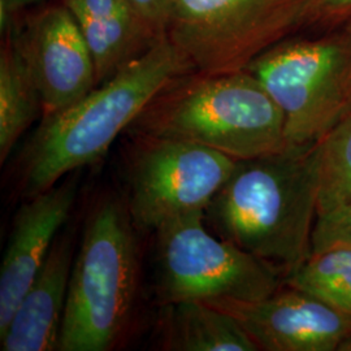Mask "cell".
I'll return each instance as SVG.
<instances>
[{
    "mask_svg": "<svg viewBox=\"0 0 351 351\" xmlns=\"http://www.w3.org/2000/svg\"><path fill=\"white\" fill-rule=\"evenodd\" d=\"M73 261L72 237L56 239L10 323L0 332L1 350H59Z\"/></svg>",
    "mask_w": 351,
    "mask_h": 351,
    "instance_id": "cell-12",
    "label": "cell"
},
{
    "mask_svg": "<svg viewBox=\"0 0 351 351\" xmlns=\"http://www.w3.org/2000/svg\"><path fill=\"white\" fill-rule=\"evenodd\" d=\"M134 11L158 32L167 34L168 25L172 16L173 0H128Z\"/></svg>",
    "mask_w": 351,
    "mask_h": 351,
    "instance_id": "cell-20",
    "label": "cell"
},
{
    "mask_svg": "<svg viewBox=\"0 0 351 351\" xmlns=\"http://www.w3.org/2000/svg\"><path fill=\"white\" fill-rule=\"evenodd\" d=\"M164 307V350H261L236 317L210 303L184 301Z\"/></svg>",
    "mask_w": 351,
    "mask_h": 351,
    "instance_id": "cell-14",
    "label": "cell"
},
{
    "mask_svg": "<svg viewBox=\"0 0 351 351\" xmlns=\"http://www.w3.org/2000/svg\"><path fill=\"white\" fill-rule=\"evenodd\" d=\"M317 215L351 204V113L316 143Z\"/></svg>",
    "mask_w": 351,
    "mask_h": 351,
    "instance_id": "cell-17",
    "label": "cell"
},
{
    "mask_svg": "<svg viewBox=\"0 0 351 351\" xmlns=\"http://www.w3.org/2000/svg\"><path fill=\"white\" fill-rule=\"evenodd\" d=\"M339 351H351V336L342 342Z\"/></svg>",
    "mask_w": 351,
    "mask_h": 351,
    "instance_id": "cell-22",
    "label": "cell"
},
{
    "mask_svg": "<svg viewBox=\"0 0 351 351\" xmlns=\"http://www.w3.org/2000/svg\"><path fill=\"white\" fill-rule=\"evenodd\" d=\"M351 25V0H308L301 30L322 32Z\"/></svg>",
    "mask_w": 351,
    "mask_h": 351,
    "instance_id": "cell-19",
    "label": "cell"
},
{
    "mask_svg": "<svg viewBox=\"0 0 351 351\" xmlns=\"http://www.w3.org/2000/svg\"><path fill=\"white\" fill-rule=\"evenodd\" d=\"M40 0H0V27L4 34L14 23V16L20 10L36 4Z\"/></svg>",
    "mask_w": 351,
    "mask_h": 351,
    "instance_id": "cell-21",
    "label": "cell"
},
{
    "mask_svg": "<svg viewBox=\"0 0 351 351\" xmlns=\"http://www.w3.org/2000/svg\"><path fill=\"white\" fill-rule=\"evenodd\" d=\"M308 0H173L167 37L194 72L247 69L301 32Z\"/></svg>",
    "mask_w": 351,
    "mask_h": 351,
    "instance_id": "cell-7",
    "label": "cell"
},
{
    "mask_svg": "<svg viewBox=\"0 0 351 351\" xmlns=\"http://www.w3.org/2000/svg\"><path fill=\"white\" fill-rule=\"evenodd\" d=\"M285 284L351 316V249L333 247L310 254L289 272Z\"/></svg>",
    "mask_w": 351,
    "mask_h": 351,
    "instance_id": "cell-16",
    "label": "cell"
},
{
    "mask_svg": "<svg viewBox=\"0 0 351 351\" xmlns=\"http://www.w3.org/2000/svg\"><path fill=\"white\" fill-rule=\"evenodd\" d=\"M128 207L108 199L91 213L73 261L59 351H108L134 304L138 254Z\"/></svg>",
    "mask_w": 351,
    "mask_h": 351,
    "instance_id": "cell-4",
    "label": "cell"
},
{
    "mask_svg": "<svg viewBox=\"0 0 351 351\" xmlns=\"http://www.w3.org/2000/svg\"><path fill=\"white\" fill-rule=\"evenodd\" d=\"M247 71L284 114L287 147H313L351 113V25L293 34Z\"/></svg>",
    "mask_w": 351,
    "mask_h": 351,
    "instance_id": "cell-5",
    "label": "cell"
},
{
    "mask_svg": "<svg viewBox=\"0 0 351 351\" xmlns=\"http://www.w3.org/2000/svg\"><path fill=\"white\" fill-rule=\"evenodd\" d=\"M75 181L29 197L13 219L0 268V332L46 262L75 204Z\"/></svg>",
    "mask_w": 351,
    "mask_h": 351,
    "instance_id": "cell-11",
    "label": "cell"
},
{
    "mask_svg": "<svg viewBox=\"0 0 351 351\" xmlns=\"http://www.w3.org/2000/svg\"><path fill=\"white\" fill-rule=\"evenodd\" d=\"M316 145L239 160L204 217L215 233L287 275L311 254Z\"/></svg>",
    "mask_w": 351,
    "mask_h": 351,
    "instance_id": "cell-1",
    "label": "cell"
},
{
    "mask_svg": "<svg viewBox=\"0 0 351 351\" xmlns=\"http://www.w3.org/2000/svg\"><path fill=\"white\" fill-rule=\"evenodd\" d=\"M333 247L351 249V204L316 216L311 254Z\"/></svg>",
    "mask_w": 351,
    "mask_h": 351,
    "instance_id": "cell-18",
    "label": "cell"
},
{
    "mask_svg": "<svg viewBox=\"0 0 351 351\" xmlns=\"http://www.w3.org/2000/svg\"><path fill=\"white\" fill-rule=\"evenodd\" d=\"M191 66L167 37L59 112L45 116L21 156L26 197L58 185L64 176L97 163L175 77Z\"/></svg>",
    "mask_w": 351,
    "mask_h": 351,
    "instance_id": "cell-2",
    "label": "cell"
},
{
    "mask_svg": "<svg viewBox=\"0 0 351 351\" xmlns=\"http://www.w3.org/2000/svg\"><path fill=\"white\" fill-rule=\"evenodd\" d=\"M32 68L43 116L59 112L97 85V71L73 13L62 3L33 13L23 25L10 26Z\"/></svg>",
    "mask_w": 351,
    "mask_h": 351,
    "instance_id": "cell-9",
    "label": "cell"
},
{
    "mask_svg": "<svg viewBox=\"0 0 351 351\" xmlns=\"http://www.w3.org/2000/svg\"><path fill=\"white\" fill-rule=\"evenodd\" d=\"M204 213L165 223L156 234V297L162 306L255 302L280 289L278 269L204 226Z\"/></svg>",
    "mask_w": 351,
    "mask_h": 351,
    "instance_id": "cell-6",
    "label": "cell"
},
{
    "mask_svg": "<svg viewBox=\"0 0 351 351\" xmlns=\"http://www.w3.org/2000/svg\"><path fill=\"white\" fill-rule=\"evenodd\" d=\"M39 114L43 116V104L36 78L11 30H7L0 52V163L8 159Z\"/></svg>",
    "mask_w": 351,
    "mask_h": 351,
    "instance_id": "cell-15",
    "label": "cell"
},
{
    "mask_svg": "<svg viewBox=\"0 0 351 351\" xmlns=\"http://www.w3.org/2000/svg\"><path fill=\"white\" fill-rule=\"evenodd\" d=\"M134 137L178 139L246 160L284 150V114L243 69L175 77L128 128Z\"/></svg>",
    "mask_w": 351,
    "mask_h": 351,
    "instance_id": "cell-3",
    "label": "cell"
},
{
    "mask_svg": "<svg viewBox=\"0 0 351 351\" xmlns=\"http://www.w3.org/2000/svg\"><path fill=\"white\" fill-rule=\"evenodd\" d=\"M128 213L136 229L152 230L178 217L206 213L237 162L220 151L178 139L134 137Z\"/></svg>",
    "mask_w": 351,
    "mask_h": 351,
    "instance_id": "cell-8",
    "label": "cell"
},
{
    "mask_svg": "<svg viewBox=\"0 0 351 351\" xmlns=\"http://www.w3.org/2000/svg\"><path fill=\"white\" fill-rule=\"evenodd\" d=\"M232 315L265 351H335L351 336V316L300 290L278 289L255 302H206Z\"/></svg>",
    "mask_w": 351,
    "mask_h": 351,
    "instance_id": "cell-10",
    "label": "cell"
},
{
    "mask_svg": "<svg viewBox=\"0 0 351 351\" xmlns=\"http://www.w3.org/2000/svg\"><path fill=\"white\" fill-rule=\"evenodd\" d=\"M88 43L101 85L165 36L151 27L128 0H63Z\"/></svg>",
    "mask_w": 351,
    "mask_h": 351,
    "instance_id": "cell-13",
    "label": "cell"
}]
</instances>
